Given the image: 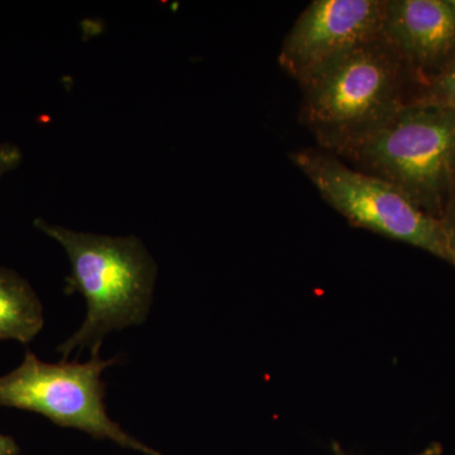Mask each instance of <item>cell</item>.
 Here are the masks:
<instances>
[{
    "instance_id": "52a82bcc",
    "label": "cell",
    "mask_w": 455,
    "mask_h": 455,
    "mask_svg": "<svg viewBox=\"0 0 455 455\" xmlns=\"http://www.w3.org/2000/svg\"><path fill=\"white\" fill-rule=\"evenodd\" d=\"M383 37L403 59L415 92L455 60V9L451 0H387Z\"/></svg>"
},
{
    "instance_id": "5b68a950",
    "label": "cell",
    "mask_w": 455,
    "mask_h": 455,
    "mask_svg": "<svg viewBox=\"0 0 455 455\" xmlns=\"http://www.w3.org/2000/svg\"><path fill=\"white\" fill-rule=\"evenodd\" d=\"M116 362V358H100L95 352L86 363H46L27 350L22 364L0 377V407L36 412L59 427L82 430L92 438L113 440L146 455H163L125 433L107 414V387L101 373Z\"/></svg>"
},
{
    "instance_id": "277c9868",
    "label": "cell",
    "mask_w": 455,
    "mask_h": 455,
    "mask_svg": "<svg viewBox=\"0 0 455 455\" xmlns=\"http://www.w3.org/2000/svg\"><path fill=\"white\" fill-rule=\"evenodd\" d=\"M290 160L331 208L353 227L403 242L451 263L442 221L385 180L350 169L320 149L292 152Z\"/></svg>"
},
{
    "instance_id": "6da1fadb",
    "label": "cell",
    "mask_w": 455,
    "mask_h": 455,
    "mask_svg": "<svg viewBox=\"0 0 455 455\" xmlns=\"http://www.w3.org/2000/svg\"><path fill=\"white\" fill-rule=\"evenodd\" d=\"M300 86L301 124L322 148L341 157L410 101L412 82L382 35L337 57Z\"/></svg>"
},
{
    "instance_id": "8fae6325",
    "label": "cell",
    "mask_w": 455,
    "mask_h": 455,
    "mask_svg": "<svg viewBox=\"0 0 455 455\" xmlns=\"http://www.w3.org/2000/svg\"><path fill=\"white\" fill-rule=\"evenodd\" d=\"M22 152L17 146L2 143L0 145V178L9 171L17 169L22 163Z\"/></svg>"
},
{
    "instance_id": "7a4b0ae2",
    "label": "cell",
    "mask_w": 455,
    "mask_h": 455,
    "mask_svg": "<svg viewBox=\"0 0 455 455\" xmlns=\"http://www.w3.org/2000/svg\"><path fill=\"white\" fill-rule=\"evenodd\" d=\"M35 226L64 247L71 265L65 291L79 292L88 305L79 331L57 348L64 361L75 348L99 352L110 331L146 322L157 269L139 238L75 232L42 220Z\"/></svg>"
},
{
    "instance_id": "5bb4252c",
    "label": "cell",
    "mask_w": 455,
    "mask_h": 455,
    "mask_svg": "<svg viewBox=\"0 0 455 455\" xmlns=\"http://www.w3.org/2000/svg\"><path fill=\"white\" fill-rule=\"evenodd\" d=\"M451 5H453V7L455 9V0H451Z\"/></svg>"
},
{
    "instance_id": "ba28073f",
    "label": "cell",
    "mask_w": 455,
    "mask_h": 455,
    "mask_svg": "<svg viewBox=\"0 0 455 455\" xmlns=\"http://www.w3.org/2000/svg\"><path fill=\"white\" fill-rule=\"evenodd\" d=\"M44 307L25 278L0 267V341L31 343L44 328Z\"/></svg>"
},
{
    "instance_id": "7c38bea8",
    "label": "cell",
    "mask_w": 455,
    "mask_h": 455,
    "mask_svg": "<svg viewBox=\"0 0 455 455\" xmlns=\"http://www.w3.org/2000/svg\"><path fill=\"white\" fill-rule=\"evenodd\" d=\"M331 449H333L334 455H348L343 451V448L340 447L338 442H334L333 444H331ZM442 444H440V443H431L429 447L425 448L423 451L415 455H442Z\"/></svg>"
},
{
    "instance_id": "30bf717a",
    "label": "cell",
    "mask_w": 455,
    "mask_h": 455,
    "mask_svg": "<svg viewBox=\"0 0 455 455\" xmlns=\"http://www.w3.org/2000/svg\"><path fill=\"white\" fill-rule=\"evenodd\" d=\"M443 228H444L445 236H447V243L449 250V256H451V265L455 267V190L453 196L451 197L442 218Z\"/></svg>"
},
{
    "instance_id": "4fadbf2b",
    "label": "cell",
    "mask_w": 455,
    "mask_h": 455,
    "mask_svg": "<svg viewBox=\"0 0 455 455\" xmlns=\"http://www.w3.org/2000/svg\"><path fill=\"white\" fill-rule=\"evenodd\" d=\"M20 448L11 436L0 434V455H18Z\"/></svg>"
},
{
    "instance_id": "3957f363",
    "label": "cell",
    "mask_w": 455,
    "mask_h": 455,
    "mask_svg": "<svg viewBox=\"0 0 455 455\" xmlns=\"http://www.w3.org/2000/svg\"><path fill=\"white\" fill-rule=\"evenodd\" d=\"M341 157L390 182L442 220L455 190V112L429 101H407Z\"/></svg>"
},
{
    "instance_id": "9c48e42d",
    "label": "cell",
    "mask_w": 455,
    "mask_h": 455,
    "mask_svg": "<svg viewBox=\"0 0 455 455\" xmlns=\"http://www.w3.org/2000/svg\"><path fill=\"white\" fill-rule=\"evenodd\" d=\"M411 100L429 101L455 112V60L429 82L419 86Z\"/></svg>"
},
{
    "instance_id": "8992f818",
    "label": "cell",
    "mask_w": 455,
    "mask_h": 455,
    "mask_svg": "<svg viewBox=\"0 0 455 455\" xmlns=\"http://www.w3.org/2000/svg\"><path fill=\"white\" fill-rule=\"evenodd\" d=\"M387 0H314L293 23L278 64L300 85L358 44L381 37Z\"/></svg>"
}]
</instances>
